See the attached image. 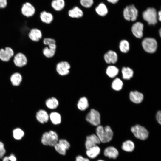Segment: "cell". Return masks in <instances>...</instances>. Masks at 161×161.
Listing matches in <instances>:
<instances>
[{
    "label": "cell",
    "mask_w": 161,
    "mask_h": 161,
    "mask_svg": "<svg viewBox=\"0 0 161 161\" xmlns=\"http://www.w3.org/2000/svg\"><path fill=\"white\" fill-rule=\"evenodd\" d=\"M96 135L101 142L105 143L110 142L112 139L113 133L109 126L104 127L101 125L97 126L96 129Z\"/></svg>",
    "instance_id": "6da1fadb"
},
{
    "label": "cell",
    "mask_w": 161,
    "mask_h": 161,
    "mask_svg": "<svg viewBox=\"0 0 161 161\" xmlns=\"http://www.w3.org/2000/svg\"><path fill=\"white\" fill-rule=\"evenodd\" d=\"M58 136L56 132L50 130L43 134L41 137V142L45 145L54 146L58 142Z\"/></svg>",
    "instance_id": "7a4b0ae2"
},
{
    "label": "cell",
    "mask_w": 161,
    "mask_h": 161,
    "mask_svg": "<svg viewBox=\"0 0 161 161\" xmlns=\"http://www.w3.org/2000/svg\"><path fill=\"white\" fill-rule=\"evenodd\" d=\"M143 19L149 24L154 25L157 22V13L153 8H148L143 13Z\"/></svg>",
    "instance_id": "3957f363"
},
{
    "label": "cell",
    "mask_w": 161,
    "mask_h": 161,
    "mask_svg": "<svg viewBox=\"0 0 161 161\" xmlns=\"http://www.w3.org/2000/svg\"><path fill=\"white\" fill-rule=\"evenodd\" d=\"M131 130L134 136L139 139L145 140L148 137L149 132L147 129L139 125L132 126Z\"/></svg>",
    "instance_id": "277c9868"
},
{
    "label": "cell",
    "mask_w": 161,
    "mask_h": 161,
    "mask_svg": "<svg viewBox=\"0 0 161 161\" xmlns=\"http://www.w3.org/2000/svg\"><path fill=\"white\" fill-rule=\"evenodd\" d=\"M123 13L124 17L126 20L134 21L137 18L138 11L135 6L132 4L126 7L124 10Z\"/></svg>",
    "instance_id": "5b68a950"
},
{
    "label": "cell",
    "mask_w": 161,
    "mask_h": 161,
    "mask_svg": "<svg viewBox=\"0 0 161 161\" xmlns=\"http://www.w3.org/2000/svg\"><path fill=\"white\" fill-rule=\"evenodd\" d=\"M142 45L144 49L146 52L153 53L156 50L157 44L156 41L154 39L147 38L143 40Z\"/></svg>",
    "instance_id": "8992f818"
},
{
    "label": "cell",
    "mask_w": 161,
    "mask_h": 161,
    "mask_svg": "<svg viewBox=\"0 0 161 161\" xmlns=\"http://www.w3.org/2000/svg\"><path fill=\"white\" fill-rule=\"evenodd\" d=\"M12 59L13 64L18 68H23L28 63V59L27 56L21 52L15 54Z\"/></svg>",
    "instance_id": "52a82bcc"
},
{
    "label": "cell",
    "mask_w": 161,
    "mask_h": 161,
    "mask_svg": "<svg viewBox=\"0 0 161 161\" xmlns=\"http://www.w3.org/2000/svg\"><path fill=\"white\" fill-rule=\"evenodd\" d=\"M86 119L91 124L97 126L100 123V114L97 111L92 109L87 115Z\"/></svg>",
    "instance_id": "ba28073f"
},
{
    "label": "cell",
    "mask_w": 161,
    "mask_h": 161,
    "mask_svg": "<svg viewBox=\"0 0 161 161\" xmlns=\"http://www.w3.org/2000/svg\"><path fill=\"white\" fill-rule=\"evenodd\" d=\"M14 55V50L10 47H6L0 49V60L3 62H9Z\"/></svg>",
    "instance_id": "9c48e42d"
},
{
    "label": "cell",
    "mask_w": 161,
    "mask_h": 161,
    "mask_svg": "<svg viewBox=\"0 0 161 161\" xmlns=\"http://www.w3.org/2000/svg\"><path fill=\"white\" fill-rule=\"evenodd\" d=\"M71 66L66 61H61L56 65V70L58 73L61 76L66 75L69 73Z\"/></svg>",
    "instance_id": "30bf717a"
},
{
    "label": "cell",
    "mask_w": 161,
    "mask_h": 161,
    "mask_svg": "<svg viewBox=\"0 0 161 161\" xmlns=\"http://www.w3.org/2000/svg\"><path fill=\"white\" fill-rule=\"evenodd\" d=\"M42 31L37 28L31 29L28 34L29 38L32 41L35 42H39L42 39Z\"/></svg>",
    "instance_id": "8fae6325"
},
{
    "label": "cell",
    "mask_w": 161,
    "mask_h": 161,
    "mask_svg": "<svg viewBox=\"0 0 161 161\" xmlns=\"http://www.w3.org/2000/svg\"><path fill=\"white\" fill-rule=\"evenodd\" d=\"M101 142L96 135L94 134L88 136L86 137L85 142L86 149H88L92 147L100 144Z\"/></svg>",
    "instance_id": "7c38bea8"
},
{
    "label": "cell",
    "mask_w": 161,
    "mask_h": 161,
    "mask_svg": "<svg viewBox=\"0 0 161 161\" xmlns=\"http://www.w3.org/2000/svg\"><path fill=\"white\" fill-rule=\"evenodd\" d=\"M35 12V8L30 3H26L23 5L21 13L24 16L27 17H31L34 14Z\"/></svg>",
    "instance_id": "4fadbf2b"
},
{
    "label": "cell",
    "mask_w": 161,
    "mask_h": 161,
    "mask_svg": "<svg viewBox=\"0 0 161 161\" xmlns=\"http://www.w3.org/2000/svg\"><path fill=\"white\" fill-rule=\"evenodd\" d=\"M143 25L140 22H137L132 26L131 30L134 35L138 38H141L143 36Z\"/></svg>",
    "instance_id": "5bb4252c"
},
{
    "label": "cell",
    "mask_w": 161,
    "mask_h": 161,
    "mask_svg": "<svg viewBox=\"0 0 161 161\" xmlns=\"http://www.w3.org/2000/svg\"><path fill=\"white\" fill-rule=\"evenodd\" d=\"M104 155L110 158L116 159L118 156L119 152L117 149L113 146L106 148L104 150Z\"/></svg>",
    "instance_id": "9a60e30c"
},
{
    "label": "cell",
    "mask_w": 161,
    "mask_h": 161,
    "mask_svg": "<svg viewBox=\"0 0 161 161\" xmlns=\"http://www.w3.org/2000/svg\"><path fill=\"white\" fill-rule=\"evenodd\" d=\"M117 53L112 50L108 51L104 55V58L108 64H114L117 61Z\"/></svg>",
    "instance_id": "2e32d148"
},
{
    "label": "cell",
    "mask_w": 161,
    "mask_h": 161,
    "mask_svg": "<svg viewBox=\"0 0 161 161\" xmlns=\"http://www.w3.org/2000/svg\"><path fill=\"white\" fill-rule=\"evenodd\" d=\"M131 100L135 103H139L142 102L143 98V94L137 91H131L129 94Z\"/></svg>",
    "instance_id": "e0dca14e"
},
{
    "label": "cell",
    "mask_w": 161,
    "mask_h": 161,
    "mask_svg": "<svg viewBox=\"0 0 161 161\" xmlns=\"http://www.w3.org/2000/svg\"><path fill=\"white\" fill-rule=\"evenodd\" d=\"M100 148L98 146L96 145L87 149L86 154L89 158L94 159L100 154Z\"/></svg>",
    "instance_id": "ac0fdd59"
},
{
    "label": "cell",
    "mask_w": 161,
    "mask_h": 161,
    "mask_svg": "<svg viewBox=\"0 0 161 161\" xmlns=\"http://www.w3.org/2000/svg\"><path fill=\"white\" fill-rule=\"evenodd\" d=\"M36 117L37 120L41 123L47 122L49 118L47 112L45 110L42 109L39 110L37 112Z\"/></svg>",
    "instance_id": "d6986e66"
},
{
    "label": "cell",
    "mask_w": 161,
    "mask_h": 161,
    "mask_svg": "<svg viewBox=\"0 0 161 161\" xmlns=\"http://www.w3.org/2000/svg\"><path fill=\"white\" fill-rule=\"evenodd\" d=\"M10 79L13 85L18 86L20 85L22 80V77L20 72H16L11 75Z\"/></svg>",
    "instance_id": "ffe728a7"
},
{
    "label": "cell",
    "mask_w": 161,
    "mask_h": 161,
    "mask_svg": "<svg viewBox=\"0 0 161 161\" xmlns=\"http://www.w3.org/2000/svg\"><path fill=\"white\" fill-rule=\"evenodd\" d=\"M40 17L41 21L46 24L51 23L53 20V16L52 14L45 11L40 13Z\"/></svg>",
    "instance_id": "44dd1931"
},
{
    "label": "cell",
    "mask_w": 161,
    "mask_h": 161,
    "mask_svg": "<svg viewBox=\"0 0 161 161\" xmlns=\"http://www.w3.org/2000/svg\"><path fill=\"white\" fill-rule=\"evenodd\" d=\"M69 16L72 18H79L83 15L82 10L77 7H75L68 12Z\"/></svg>",
    "instance_id": "7402d4cb"
},
{
    "label": "cell",
    "mask_w": 161,
    "mask_h": 161,
    "mask_svg": "<svg viewBox=\"0 0 161 161\" xmlns=\"http://www.w3.org/2000/svg\"><path fill=\"white\" fill-rule=\"evenodd\" d=\"M121 148L122 149L125 151L131 152L134 150L135 145L133 141L128 140L123 143Z\"/></svg>",
    "instance_id": "603a6c76"
},
{
    "label": "cell",
    "mask_w": 161,
    "mask_h": 161,
    "mask_svg": "<svg viewBox=\"0 0 161 161\" xmlns=\"http://www.w3.org/2000/svg\"><path fill=\"white\" fill-rule=\"evenodd\" d=\"M56 50V49L46 46L43 49L42 53L45 57L48 58H50L54 56Z\"/></svg>",
    "instance_id": "cb8c5ba5"
},
{
    "label": "cell",
    "mask_w": 161,
    "mask_h": 161,
    "mask_svg": "<svg viewBox=\"0 0 161 161\" xmlns=\"http://www.w3.org/2000/svg\"><path fill=\"white\" fill-rule=\"evenodd\" d=\"M46 105L48 108L50 109H54L58 107L59 103L58 100L55 98L52 97L46 100Z\"/></svg>",
    "instance_id": "d4e9b609"
},
{
    "label": "cell",
    "mask_w": 161,
    "mask_h": 161,
    "mask_svg": "<svg viewBox=\"0 0 161 161\" xmlns=\"http://www.w3.org/2000/svg\"><path fill=\"white\" fill-rule=\"evenodd\" d=\"M89 106L88 100L85 97L80 98L77 104L78 109L81 111L86 110L88 108Z\"/></svg>",
    "instance_id": "484cf974"
},
{
    "label": "cell",
    "mask_w": 161,
    "mask_h": 161,
    "mask_svg": "<svg viewBox=\"0 0 161 161\" xmlns=\"http://www.w3.org/2000/svg\"><path fill=\"white\" fill-rule=\"evenodd\" d=\"M123 78L124 79L129 80L131 78L133 75V70L128 67H123L122 69Z\"/></svg>",
    "instance_id": "4316f807"
},
{
    "label": "cell",
    "mask_w": 161,
    "mask_h": 161,
    "mask_svg": "<svg viewBox=\"0 0 161 161\" xmlns=\"http://www.w3.org/2000/svg\"><path fill=\"white\" fill-rule=\"evenodd\" d=\"M52 8L57 11L62 10L65 6V2L64 0H54L51 3Z\"/></svg>",
    "instance_id": "83f0119b"
},
{
    "label": "cell",
    "mask_w": 161,
    "mask_h": 161,
    "mask_svg": "<svg viewBox=\"0 0 161 161\" xmlns=\"http://www.w3.org/2000/svg\"><path fill=\"white\" fill-rule=\"evenodd\" d=\"M49 117L52 123L55 125L58 124L61 122V116L57 112H54L51 113L49 115Z\"/></svg>",
    "instance_id": "f1b7e54d"
},
{
    "label": "cell",
    "mask_w": 161,
    "mask_h": 161,
    "mask_svg": "<svg viewBox=\"0 0 161 161\" xmlns=\"http://www.w3.org/2000/svg\"><path fill=\"white\" fill-rule=\"evenodd\" d=\"M118 69L116 66H109L106 70V73L111 78L115 77L118 74Z\"/></svg>",
    "instance_id": "f546056e"
},
{
    "label": "cell",
    "mask_w": 161,
    "mask_h": 161,
    "mask_svg": "<svg viewBox=\"0 0 161 161\" xmlns=\"http://www.w3.org/2000/svg\"><path fill=\"white\" fill-rule=\"evenodd\" d=\"M97 13L100 16H104L108 13V10L106 6L103 3H100L95 9Z\"/></svg>",
    "instance_id": "4dcf8cb0"
},
{
    "label": "cell",
    "mask_w": 161,
    "mask_h": 161,
    "mask_svg": "<svg viewBox=\"0 0 161 161\" xmlns=\"http://www.w3.org/2000/svg\"><path fill=\"white\" fill-rule=\"evenodd\" d=\"M123 83L119 78H116L113 81L112 87L114 90L119 91L120 90L123 86Z\"/></svg>",
    "instance_id": "1f68e13d"
},
{
    "label": "cell",
    "mask_w": 161,
    "mask_h": 161,
    "mask_svg": "<svg viewBox=\"0 0 161 161\" xmlns=\"http://www.w3.org/2000/svg\"><path fill=\"white\" fill-rule=\"evenodd\" d=\"M120 51L123 53L128 52L129 49V45L128 42L124 40L121 41L119 45Z\"/></svg>",
    "instance_id": "d6a6232c"
},
{
    "label": "cell",
    "mask_w": 161,
    "mask_h": 161,
    "mask_svg": "<svg viewBox=\"0 0 161 161\" xmlns=\"http://www.w3.org/2000/svg\"><path fill=\"white\" fill-rule=\"evenodd\" d=\"M13 136L16 140H20L24 136V131L20 128H16L13 131Z\"/></svg>",
    "instance_id": "836d02e7"
},
{
    "label": "cell",
    "mask_w": 161,
    "mask_h": 161,
    "mask_svg": "<svg viewBox=\"0 0 161 161\" xmlns=\"http://www.w3.org/2000/svg\"><path fill=\"white\" fill-rule=\"evenodd\" d=\"M55 149L57 152L60 154L64 155L66 153V150L62 147L58 142L54 146Z\"/></svg>",
    "instance_id": "e575fe53"
},
{
    "label": "cell",
    "mask_w": 161,
    "mask_h": 161,
    "mask_svg": "<svg viewBox=\"0 0 161 161\" xmlns=\"http://www.w3.org/2000/svg\"><path fill=\"white\" fill-rule=\"evenodd\" d=\"M58 143L66 150L69 149L70 146L69 143L65 139H61L59 140Z\"/></svg>",
    "instance_id": "d590c367"
},
{
    "label": "cell",
    "mask_w": 161,
    "mask_h": 161,
    "mask_svg": "<svg viewBox=\"0 0 161 161\" xmlns=\"http://www.w3.org/2000/svg\"><path fill=\"white\" fill-rule=\"evenodd\" d=\"M81 5L86 8L91 7L93 3V0H80Z\"/></svg>",
    "instance_id": "8d00e7d4"
},
{
    "label": "cell",
    "mask_w": 161,
    "mask_h": 161,
    "mask_svg": "<svg viewBox=\"0 0 161 161\" xmlns=\"http://www.w3.org/2000/svg\"><path fill=\"white\" fill-rule=\"evenodd\" d=\"M43 43L44 45L48 46L51 44H56V41L53 38H46L43 39Z\"/></svg>",
    "instance_id": "74e56055"
},
{
    "label": "cell",
    "mask_w": 161,
    "mask_h": 161,
    "mask_svg": "<svg viewBox=\"0 0 161 161\" xmlns=\"http://www.w3.org/2000/svg\"><path fill=\"white\" fill-rule=\"evenodd\" d=\"M16 159L13 154H11L9 156L5 157L3 161H16Z\"/></svg>",
    "instance_id": "f35d334b"
},
{
    "label": "cell",
    "mask_w": 161,
    "mask_h": 161,
    "mask_svg": "<svg viewBox=\"0 0 161 161\" xmlns=\"http://www.w3.org/2000/svg\"><path fill=\"white\" fill-rule=\"evenodd\" d=\"M6 152L4 148V144L1 142H0V158H2Z\"/></svg>",
    "instance_id": "ab89813d"
},
{
    "label": "cell",
    "mask_w": 161,
    "mask_h": 161,
    "mask_svg": "<svg viewBox=\"0 0 161 161\" xmlns=\"http://www.w3.org/2000/svg\"><path fill=\"white\" fill-rule=\"evenodd\" d=\"M75 161H90V160L87 158H84L81 155H78L76 157Z\"/></svg>",
    "instance_id": "60d3db41"
},
{
    "label": "cell",
    "mask_w": 161,
    "mask_h": 161,
    "mask_svg": "<svg viewBox=\"0 0 161 161\" xmlns=\"http://www.w3.org/2000/svg\"><path fill=\"white\" fill-rule=\"evenodd\" d=\"M156 118L158 122L160 124H161V112L160 111H158L156 115Z\"/></svg>",
    "instance_id": "b9f144b4"
},
{
    "label": "cell",
    "mask_w": 161,
    "mask_h": 161,
    "mask_svg": "<svg viewBox=\"0 0 161 161\" xmlns=\"http://www.w3.org/2000/svg\"><path fill=\"white\" fill-rule=\"evenodd\" d=\"M7 4V0H0V8L5 7Z\"/></svg>",
    "instance_id": "7bdbcfd3"
},
{
    "label": "cell",
    "mask_w": 161,
    "mask_h": 161,
    "mask_svg": "<svg viewBox=\"0 0 161 161\" xmlns=\"http://www.w3.org/2000/svg\"><path fill=\"white\" fill-rule=\"evenodd\" d=\"M157 18L159 21H160L161 20V11H160L157 13Z\"/></svg>",
    "instance_id": "ee69618b"
},
{
    "label": "cell",
    "mask_w": 161,
    "mask_h": 161,
    "mask_svg": "<svg viewBox=\"0 0 161 161\" xmlns=\"http://www.w3.org/2000/svg\"><path fill=\"white\" fill-rule=\"evenodd\" d=\"M109 2L112 4H115L118 2L119 0H107Z\"/></svg>",
    "instance_id": "f6af8a7d"
},
{
    "label": "cell",
    "mask_w": 161,
    "mask_h": 161,
    "mask_svg": "<svg viewBox=\"0 0 161 161\" xmlns=\"http://www.w3.org/2000/svg\"><path fill=\"white\" fill-rule=\"evenodd\" d=\"M161 29H160L159 30V34H160V36H161Z\"/></svg>",
    "instance_id": "bcb514c9"
},
{
    "label": "cell",
    "mask_w": 161,
    "mask_h": 161,
    "mask_svg": "<svg viewBox=\"0 0 161 161\" xmlns=\"http://www.w3.org/2000/svg\"><path fill=\"white\" fill-rule=\"evenodd\" d=\"M97 161H105L102 160H97Z\"/></svg>",
    "instance_id": "7dc6e473"
}]
</instances>
